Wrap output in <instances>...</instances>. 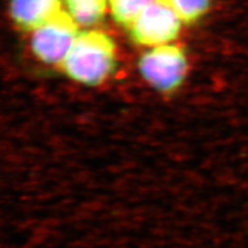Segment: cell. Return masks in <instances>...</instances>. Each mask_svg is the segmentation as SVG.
<instances>
[{
  "label": "cell",
  "mask_w": 248,
  "mask_h": 248,
  "mask_svg": "<svg viewBox=\"0 0 248 248\" xmlns=\"http://www.w3.org/2000/svg\"><path fill=\"white\" fill-rule=\"evenodd\" d=\"M154 0H108L116 22L130 27Z\"/></svg>",
  "instance_id": "7"
},
{
  "label": "cell",
  "mask_w": 248,
  "mask_h": 248,
  "mask_svg": "<svg viewBox=\"0 0 248 248\" xmlns=\"http://www.w3.org/2000/svg\"><path fill=\"white\" fill-rule=\"evenodd\" d=\"M77 24L70 13L61 9L33 30L31 47L36 57L46 64L61 66L78 36Z\"/></svg>",
  "instance_id": "3"
},
{
  "label": "cell",
  "mask_w": 248,
  "mask_h": 248,
  "mask_svg": "<svg viewBox=\"0 0 248 248\" xmlns=\"http://www.w3.org/2000/svg\"><path fill=\"white\" fill-rule=\"evenodd\" d=\"M182 20L168 5L154 0L130 26L132 39L139 45L168 44L177 37Z\"/></svg>",
  "instance_id": "4"
},
{
  "label": "cell",
  "mask_w": 248,
  "mask_h": 248,
  "mask_svg": "<svg viewBox=\"0 0 248 248\" xmlns=\"http://www.w3.org/2000/svg\"><path fill=\"white\" fill-rule=\"evenodd\" d=\"M61 11L60 0H11V15L23 30H35Z\"/></svg>",
  "instance_id": "5"
},
{
  "label": "cell",
  "mask_w": 248,
  "mask_h": 248,
  "mask_svg": "<svg viewBox=\"0 0 248 248\" xmlns=\"http://www.w3.org/2000/svg\"><path fill=\"white\" fill-rule=\"evenodd\" d=\"M69 13L80 26H92L101 20L108 0H66Z\"/></svg>",
  "instance_id": "6"
},
{
  "label": "cell",
  "mask_w": 248,
  "mask_h": 248,
  "mask_svg": "<svg viewBox=\"0 0 248 248\" xmlns=\"http://www.w3.org/2000/svg\"><path fill=\"white\" fill-rule=\"evenodd\" d=\"M115 44L101 31L80 32L61 64L64 74L75 82L89 86L100 85L116 66Z\"/></svg>",
  "instance_id": "1"
},
{
  "label": "cell",
  "mask_w": 248,
  "mask_h": 248,
  "mask_svg": "<svg viewBox=\"0 0 248 248\" xmlns=\"http://www.w3.org/2000/svg\"><path fill=\"white\" fill-rule=\"evenodd\" d=\"M178 15L182 22L192 23L208 11L209 0H160Z\"/></svg>",
  "instance_id": "8"
},
{
  "label": "cell",
  "mask_w": 248,
  "mask_h": 248,
  "mask_svg": "<svg viewBox=\"0 0 248 248\" xmlns=\"http://www.w3.org/2000/svg\"><path fill=\"white\" fill-rule=\"evenodd\" d=\"M140 75L157 92H175L181 88L187 73L185 52L176 45H159L139 59Z\"/></svg>",
  "instance_id": "2"
}]
</instances>
